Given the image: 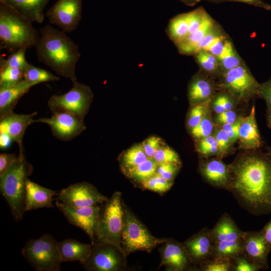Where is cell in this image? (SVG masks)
Masks as SVG:
<instances>
[{"mask_svg": "<svg viewBox=\"0 0 271 271\" xmlns=\"http://www.w3.org/2000/svg\"><path fill=\"white\" fill-rule=\"evenodd\" d=\"M228 35L221 25L216 22L211 30L200 43L197 51L200 50H207L218 39Z\"/></svg>", "mask_w": 271, "mask_h": 271, "instance_id": "7bdbcfd3", "label": "cell"}, {"mask_svg": "<svg viewBox=\"0 0 271 271\" xmlns=\"http://www.w3.org/2000/svg\"><path fill=\"white\" fill-rule=\"evenodd\" d=\"M32 23L41 24L45 18L44 10L50 0H3Z\"/></svg>", "mask_w": 271, "mask_h": 271, "instance_id": "cb8c5ba5", "label": "cell"}, {"mask_svg": "<svg viewBox=\"0 0 271 271\" xmlns=\"http://www.w3.org/2000/svg\"><path fill=\"white\" fill-rule=\"evenodd\" d=\"M123 226L121 237V247L127 255L136 251L150 252L167 238H157L123 204Z\"/></svg>", "mask_w": 271, "mask_h": 271, "instance_id": "52a82bcc", "label": "cell"}, {"mask_svg": "<svg viewBox=\"0 0 271 271\" xmlns=\"http://www.w3.org/2000/svg\"><path fill=\"white\" fill-rule=\"evenodd\" d=\"M40 34L32 23L0 0V48L12 54L20 48L36 47Z\"/></svg>", "mask_w": 271, "mask_h": 271, "instance_id": "3957f363", "label": "cell"}, {"mask_svg": "<svg viewBox=\"0 0 271 271\" xmlns=\"http://www.w3.org/2000/svg\"><path fill=\"white\" fill-rule=\"evenodd\" d=\"M259 267L250 261L244 253L233 260V270L235 271H257Z\"/></svg>", "mask_w": 271, "mask_h": 271, "instance_id": "681fc988", "label": "cell"}, {"mask_svg": "<svg viewBox=\"0 0 271 271\" xmlns=\"http://www.w3.org/2000/svg\"><path fill=\"white\" fill-rule=\"evenodd\" d=\"M199 69L211 77L218 79L223 70L218 58L206 50H200L192 56Z\"/></svg>", "mask_w": 271, "mask_h": 271, "instance_id": "83f0119b", "label": "cell"}, {"mask_svg": "<svg viewBox=\"0 0 271 271\" xmlns=\"http://www.w3.org/2000/svg\"><path fill=\"white\" fill-rule=\"evenodd\" d=\"M66 33L46 25L40 30L35 48L40 62L73 82L77 80L75 68L80 53L79 46Z\"/></svg>", "mask_w": 271, "mask_h": 271, "instance_id": "7a4b0ae2", "label": "cell"}, {"mask_svg": "<svg viewBox=\"0 0 271 271\" xmlns=\"http://www.w3.org/2000/svg\"><path fill=\"white\" fill-rule=\"evenodd\" d=\"M14 154L3 153L0 155V176L3 175L17 160Z\"/></svg>", "mask_w": 271, "mask_h": 271, "instance_id": "f5cc1de1", "label": "cell"}, {"mask_svg": "<svg viewBox=\"0 0 271 271\" xmlns=\"http://www.w3.org/2000/svg\"><path fill=\"white\" fill-rule=\"evenodd\" d=\"M244 254L260 269L269 268L268 255L270 250L261 232H244L242 237Z\"/></svg>", "mask_w": 271, "mask_h": 271, "instance_id": "2e32d148", "label": "cell"}, {"mask_svg": "<svg viewBox=\"0 0 271 271\" xmlns=\"http://www.w3.org/2000/svg\"><path fill=\"white\" fill-rule=\"evenodd\" d=\"M238 118L236 113L233 110H230L217 114L215 119L217 123L223 125L226 123H233Z\"/></svg>", "mask_w": 271, "mask_h": 271, "instance_id": "db71d44e", "label": "cell"}, {"mask_svg": "<svg viewBox=\"0 0 271 271\" xmlns=\"http://www.w3.org/2000/svg\"><path fill=\"white\" fill-rule=\"evenodd\" d=\"M140 184L143 189L161 194L170 189L173 186V181L167 180L156 173Z\"/></svg>", "mask_w": 271, "mask_h": 271, "instance_id": "e575fe53", "label": "cell"}, {"mask_svg": "<svg viewBox=\"0 0 271 271\" xmlns=\"http://www.w3.org/2000/svg\"><path fill=\"white\" fill-rule=\"evenodd\" d=\"M166 32L175 45L184 41L189 34L187 13L178 14L171 19Z\"/></svg>", "mask_w": 271, "mask_h": 271, "instance_id": "f1b7e54d", "label": "cell"}, {"mask_svg": "<svg viewBox=\"0 0 271 271\" xmlns=\"http://www.w3.org/2000/svg\"><path fill=\"white\" fill-rule=\"evenodd\" d=\"M141 145L149 158H153L156 152L165 143L162 139L157 136H150L145 139Z\"/></svg>", "mask_w": 271, "mask_h": 271, "instance_id": "bcb514c9", "label": "cell"}, {"mask_svg": "<svg viewBox=\"0 0 271 271\" xmlns=\"http://www.w3.org/2000/svg\"><path fill=\"white\" fill-rule=\"evenodd\" d=\"M123 204L121 193L115 192L110 199L101 205L94 243H111L123 251L121 237L124 214Z\"/></svg>", "mask_w": 271, "mask_h": 271, "instance_id": "5b68a950", "label": "cell"}, {"mask_svg": "<svg viewBox=\"0 0 271 271\" xmlns=\"http://www.w3.org/2000/svg\"><path fill=\"white\" fill-rule=\"evenodd\" d=\"M217 58L223 73L245 62L238 53L230 37L227 39L221 54Z\"/></svg>", "mask_w": 271, "mask_h": 271, "instance_id": "1f68e13d", "label": "cell"}, {"mask_svg": "<svg viewBox=\"0 0 271 271\" xmlns=\"http://www.w3.org/2000/svg\"><path fill=\"white\" fill-rule=\"evenodd\" d=\"M13 142H14L9 135L5 132H0V148L1 150L7 149Z\"/></svg>", "mask_w": 271, "mask_h": 271, "instance_id": "6f0895ef", "label": "cell"}, {"mask_svg": "<svg viewBox=\"0 0 271 271\" xmlns=\"http://www.w3.org/2000/svg\"><path fill=\"white\" fill-rule=\"evenodd\" d=\"M268 155L271 157V149L269 152Z\"/></svg>", "mask_w": 271, "mask_h": 271, "instance_id": "94428289", "label": "cell"}, {"mask_svg": "<svg viewBox=\"0 0 271 271\" xmlns=\"http://www.w3.org/2000/svg\"><path fill=\"white\" fill-rule=\"evenodd\" d=\"M108 199L93 185L82 182L62 189L54 200L73 207H85L101 205Z\"/></svg>", "mask_w": 271, "mask_h": 271, "instance_id": "8fae6325", "label": "cell"}, {"mask_svg": "<svg viewBox=\"0 0 271 271\" xmlns=\"http://www.w3.org/2000/svg\"><path fill=\"white\" fill-rule=\"evenodd\" d=\"M216 21L209 14L201 26L184 41L175 45L178 52L183 55L193 56L200 43L211 30Z\"/></svg>", "mask_w": 271, "mask_h": 271, "instance_id": "4316f807", "label": "cell"}, {"mask_svg": "<svg viewBox=\"0 0 271 271\" xmlns=\"http://www.w3.org/2000/svg\"><path fill=\"white\" fill-rule=\"evenodd\" d=\"M233 260L228 258L211 257L200 264V270L204 271L233 270Z\"/></svg>", "mask_w": 271, "mask_h": 271, "instance_id": "8d00e7d4", "label": "cell"}, {"mask_svg": "<svg viewBox=\"0 0 271 271\" xmlns=\"http://www.w3.org/2000/svg\"><path fill=\"white\" fill-rule=\"evenodd\" d=\"M214 137L217 143L218 154L220 157L224 156L228 153L232 144L229 138L227 132L222 128L217 131Z\"/></svg>", "mask_w": 271, "mask_h": 271, "instance_id": "c3c4849f", "label": "cell"}, {"mask_svg": "<svg viewBox=\"0 0 271 271\" xmlns=\"http://www.w3.org/2000/svg\"><path fill=\"white\" fill-rule=\"evenodd\" d=\"M92 245L89 257L80 263L86 270L120 271L126 268L127 256L118 247L105 242H95Z\"/></svg>", "mask_w": 271, "mask_h": 271, "instance_id": "30bf717a", "label": "cell"}, {"mask_svg": "<svg viewBox=\"0 0 271 271\" xmlns=\"http://www.w3.org/2000/svg\"><path fill=\"white\" fill-rule=\"evenodd\" d=\"M200 173L204 179L217 188L228 189L230 182L229 166L221 160L212 159L203 163Z\"/></svg>", "mask_w": 271, "mask_h": 271, "instance_id": "7402d4cb", "label": "cell"}, {"mask_svg": "<svg viewBox=\"0 0 271 271\" xmlns=\"http://www.w3.org/2000/svg\"><path fill=\"white\" fill-rule=\"evenodd\" d=\"M211 101L192 105L187 118V125L190 129L198 125L208 112V107Z\"/></svg>", "mask_w": 271, "mask_h": 271, "instance_id": "f35d334b", "label": "cell"}, {"mask_svg": "<svg viewBox=\"0 0 271 271\" xmlns=\"http://www.w3.org/2000/svg\"><path fill=\"white\" fill-rule=\"evenodd\" d=\"M244 253L242 238L214 242L212 257L234 259Z\"/></svg>", "mask_w": 271, "mask_h": 271, "instance_id": "f546056e", "label": "cell"}, {"mask_svg": "<svg viewBox=\"0 0 271 271\" xmlns=\"http://www.w3.org/2000/svg\"><path fill=\"white\" fill-rule=\"evenodd\" d=\"M238 140L240 148L244 150H255L261 146V141L255 119L254 106L249 114L241 118Z\"/></svg>", "mask_w": 271, "mask_h": 271, "instance_id": "603a6c76", "label": "cell"}, {"mask_svg": "<svg viewBox=\"0 0 271 271\" xmlns=\"http://www.w3.org/2000/svg\"><path fill=\"white\" fill-rule=\"evenodd\" d=\"M153 158L158 164L174 163L181 165V160L178 154L171 148L165 144L161 146L155 153Z\"/></svg>", "mask_w": 271, "mask_h": 271, "instance_id": "ab89813d", "label": "cell"}, {"mask_svg": "<svg viewBox=\"0 0 271 271\" xmlns=\"http://www.w3.org/2000/svg\"><path fill=\"white\" fill-rule=\"evenodd\" d=\"M24 79V70L9 67H0V85L20 82Z\"/></svg>", "mask_w": 271, "mask_h": 271, "instance_id": "b9f144b4", "label": "cell"}, {"mask_svg": "<svg viewBox=\"0 0 271 271\" xmlns=\"http://www.w3.org/2000/svg\"><path fill=\"white\" fill-rule=\"evenodd\" d=\"M37 114H17L13 112L0 118V132L7 133L17 143L19 150L23 149V140L28 126L33 123Z\"/></svg>", "mask_w": 271, "mask_h": 271, "instance_id": "d6986e66", "label": "cell"}, {"mask_svg": "<svg viewBox=\"0 0 271 271\" xmlns=\"http://www.w3.org/2000/svg\"><path fill=\"white\" fill-rule=\"evenodd\" d=\"M82 0H58L46 12L49 22L66 33L76 30L81 19Z\"/></svg>", "mask_w": 271, "mask_h": 271, "instance_id": "7c38bea8", "label": "cell"}, {"mask_svg": "<svg viewBox=\"0 0 271 271\" xmlns=\"http://www.w3.org/2000/svg\"><path fill=\"white\" fill-rule=\"evenodd\" d=\"M72 83V88L67 92L51 96L48 105L52 112H68L83 119L91 105L93 93L87 85L77 80Z\"/></svg>", "mask_w": 271, "mask_h": 271, "instance_id": "9c48e42d", "label": "cell"}, {"mask_svg": "<svg viewBox=\"0 0 271 271\" xmlns=\"http://www.w3.org/2000/svg\"><path fill=\"white\" fill-rule=\"evenodd\" d=\"M258 94L259 97L265 100L267 107H271V77L268 80L260 84Z\"/></svg>", "mask_w": 271, "mask_h": 271, "instance_id": "11a10c76", "label": "cell"}, {"mask_svg": "<svg viewBox=\"0 0 271 271\" xmlns=\"http://www.w3.org/2000/svg\"><path fill=\"white\" fill-rule=\"evenodd\" d=\"M217 90L230 95L236 102H245L259 96L260 84L244 62L224 72L216 82Z\"/></svg>", "mask_w": 271, "mask_h": 271, "instance_id": "ba28073f", "label": "cell"}, {"mask_svg": "<svg viewBox=\"0 0 271 271\" xmlns=\"http://www.w3.org/2000/svg\"><path fill=\"white\" fill-rule=\"evenodd\" d=\"M159 251L161 261L159 267L165 265L171 270L182 271L192 262L183 244L173 239L167 238Z\"/></svg>", "mask_w": 271, "mask_h": 271, "instance_id": "9a60e30c", "label": "cell"}, {"mask_svg": "<svg viewBox=\"0 0 271 271\" xmlns=\"http://www.w3.org/2000/svg\"><path fill=\"white\" fill-rule=\"evenodd\" d=\"M26 260L38 271H60L62 262L58 242L45 233L37 239L27 241L22 249Z\"/></svg>", "mask_w": 271, "mask_h": 271, "instance_id": "8992f818", "label": "cell"}, {"mask_svg": "<svg viewBox=\"0 0 271 271\" xmlns=\"http://www.w3.org/2000/svg\"><path fill=\"white\" fill-rule=\"evenodd\" d=\"M24 79L34 86L42 82L58 81L59 77L44 69L28 63L24 69Z\"/></svg>", "mask_w": 271, "mask_h": 271, "instance_id": "836d02e7", "label": "cell"}, {"mask_svg": "<svg viewBox=\"0 0 271 271\" xmlns=\"http://www.w3.org/2000/svg\"><path fill=\"white\" fill-rule=\"evenodd\" d=\"M267 244L271 251V219L260 231Z\"/></svg>", "mask_w": 271, "mask_h": 271, "instance_id": "9f6ffc18", "label": "cell"}, {"mask_svg": "<svg viewBox=\"0 0 271 271\" xmlns=\"http://www.w3.org/2000/svg\"><path fill=\"white\" fill-rule=\"evenodd\" d=\"M34 85L26 80L0 85V118L13 112L19 99Z\"/></svg>", "mask_w": 271, "mask_h": 271, "instance_id": "ffe728a7", "label": "cell"}, {"mask_svg": "<svg viewBox=\"0 0 271 271\" xmlns=\"http://www.w3.org/2000/svg\"><path fill=\"white\" fill-rule=\"evenodd\" d=\"M228 166V189L256 213L271 211V157L268 154L243 156Z\"/></svg>", "mask_w": 271, "mask_h": 271, "instance_id": "6da1fadb", "label": "cell"}, {"mask_svg": "<svg viewBox=\"0 0 271 271\" xmlns=\"http://www.w3.org/2000/svg\"><path fill=\"white\" fill-rule=\"evenodd\" d=\"M212 97L211 102L214 111L217 114L226 111L233 110L236 101L228 93L221 90H217Z\"/></svg>", "mask_w": 271, "mask_h": 271, "instance_id": "d590c367", "label": "cell"}, {"mask_svg": "<svg viewBox=\"0 0 271 271\" xmlns=\"http://www.w3.org/2000/svg\"><path fill=\"white\" fill-rule=\"evenodd\" d=\"M208 15L209 14L202 6L187 13L189 35L196 32L201 26Z\"/></svg>", "mask_w": 271, "mask_h": 271, "instance_id": "60d3db41", "label": "cell"}, {"mask_svg": "<svg viewBox=\"0 0 271 271\" xmlns=\"http://www.w3.org/2000/svg\"><path fill=\"white\" fill-rule=\"evenodd\" d=\"M197 150L199 153L205 156H209L218 154V149L215 138L209 136L200 140Z\"/></svg>", "mask_w": 271, "mask_h": 271, "instance_id": "f6af8a7d", "label": "cell"}, {"mask_svg": "<svg viewBox=\"0 0 271 271\" xmlns=\"http://www.w3.org/2000/svg\"><path fill=\"white\" fill-rule=\"evenodd\" d=\"M55 204L70 224L81 228L88 235L92 244L95 238L101 204L73 207L59 201H56Z\"/></svg>", "mask_w": 271, "mask_h": 271, "instance_id": "4fadbf2b", "label": "cell"}, {"mask_svg": "<svg viewBox=\"0 0 271 271\" xmlns=\"http://www.w3.org/2000/svg\"><path fill=\"white\" fill-rule=\"evenodd\" d=\"M180 168V165L177 164H160L158 165L156 173L167 180L173 181Z\"/></svg>", "mask_w": 271, "mask_h": 271, "instance_id": "7dc6e473", "label": "cell"}, {"mask_svg": "<svg viewBox=\"0 0 271 271\" xmlns=\"http://www.w3.org/2000/svg\"><path fill=\"white\" fill-rule=\"evenodd\" d=\"M208 2L215 4H219L224 2H239L262 8L268 11L271 9V7L269 5L263 2L261 0H208Z\"/></svg>", "mask_w": 271, "mask_h": 271, "instance_id": "816d5d0a", "label": "cell"}, {"mask_svg": "<svg viewBox=\"0 0 271 271\" xmlns=\"http://www.w3.org/2000/svg\"><path fill=\"white\" fill-rule=\"evenodd\" d=\"M34 122L48 124L54 137L64 141H70L86 129L83 119L65 112H54L50 117L33 119Z\"/></svg>", "mask_w": 271, "mask_h": 271, "instance_id": "5bb4252c", "label": "cell"}, {"mask_svg": "<svg viewBox=\"0 0 271 271\" xmlns=\"http://www.w3.org/2000/svg\"><path fill=\"white\" fill-rule=\"evenodd\" d=\"M214 79L200 69L192 77L188 88V99L192 105L212 99L217 91Z\"/></svg>", "mask_w": 271, "mask_h": 271, "instance_id": "e0dca14e", "label": "cell"}, {"mask_svg": "<svg viewBox=\"0 0 271 271\" xmlns=\"http://www.w3.org/2000/svg\"><path fill=\"white\" fill-rule=\"evenodd\" d=\"M209 115L207 112L199 123L190 129L193 137L200 140L211 135L214 125Z\"/></svg>", "mask_w": 271, "mask_h": 271, "instance_id": "ee69618b", "label": "cell"}, {"mask_svg": "<svg viewBox=\"0 0 271 271\" xmlns=\"http://www.w3.org/2000/svg\"><path fill=\"white\" fill-rule=\"evenodd\" d=\"M213 242L234 240L242 238L244 232L226 213L223 214L214 227L210 230Z\"/></svg>", "mask_w": 271, "mask_h": 271, "instance_id": "484cf974", "label": "cell"}, {"mask_svg": "<svg viewBox=\"0 0 271 271\" xmlns=\"http://www.w3.org/2000/svg\"><path fill=\"white\" fill-rule=\"evenodd\" d=\"M158 165L153 158H149L145 162L124 172L128 177L140 183L156 173Z\"/></svg>", "mask_w": 271, "mask_h": 271, "instance_id": "d6a6232c", "label": "cell"}, {"mask_svg": "<svg viewBox=\"0 0 271 271\" xmlns=\"http://www.w3.org/2000/svg\"><path fill=\"white\" fill-rule=\"evenodd\" d=\"M185 5L188 6H194L201 2L202 0H179Z\"/></svg>", "mask_w": 271, "mask_h": 271, "instance_id": "680465c9", "label": "cell"}, {"mask_svg": "<svg viewBox=\"0 0 271 271\" xmlns=\"http://www.w3.org/2000/svg\"><path fill=\"white\" fill-rule=\"evenodd\" d=\"M33 171L32 165L26 160L24 150H19L17 160L0 176V190L8 202L16 221H20L26 212V181Z\"/></svg>", "mask_w": 271, "mask_h": 271, "instance_id": "277c9868", "label": "cell"}, {"mask_svg": "<svg viewBox=\"0 0 271 271\" xmlns=\"http://www.w3.org/2000/svg\"><path fill=\"white\" fill-rule=\"evenodd\" d=\"M242 117H238L237 120L233 123H226L222 125V129L225 130L232 144L239 138V130Z\"/></svg>", "mask_w": 271, "mask_h": 271, "instance_id": "f907efd6", "label": "cell"}, {"mask_svg": "<svg viewBox=\"0 0 271 271\" xmlns=\"http://www.w3.org/2000/svg\"><path fill=\"white\" fill-rule=\"evenodd\" d=\"M267 119L268 126L271 128V107H268L267 108Z\"/></svg>", "mask_w": 271, "mask_h": 271, "instance_id": "91938a15", "label": "cell"}, {"mask_svg": "<svg viewBox=\"0 0 271 271\" xmlns=\"http://www.w3.org/2000/svg\"><path fill=\"white\" fill-rule=\"evenodd\" d=\"M92 244L80 242L74 239L58 242V249L62 262L85 261L92 250Z\"/></svg>", "mask_w": 271, "mask_h": 271, "instance_id": "d4e9b609", "label": "cell"}, {"mask_svg": "<svg viewBox=\"0 0 271 271\" xmlns=\"http://www.w3.org/2000/svg\"><path fill=\"white\" fill-rule=\"evenodd\" d=\"M149 157L141 144H137L126 150L119 159L121 168L125 172L146 161Z\"/></svg>", "mask_w": 271, "mask_h": 271, "instance_id": "4dcf8cb0", "label": "cell"}, {"mask_svg": "<svg viewBox=\"0 0 271 271\" xmlns=\"http://www.w3.org/2000/svg\"><path fill=\"white\" fill-rule=\"evenodd\" d=\"M27 50L26 48H21L10 54L6 59L1 58L0 67H9L24 70L28 63L25 57Z\"/></svg>", "mask_w": 271, "mask_h": 271, "instance_id": "74e56055", "label": "cell"}, {"mask_svg": "<svg viewBox=\"0 0 271 271\" xmlns=\"http://www.w3.org/2000/svg\"><path fill=\"white\" fill-rule=\"evenodd\" d=\"M58 194L56 191L42 187L28 178L26 181V211L41 208H53V197Z\"/></svg>", "mask_w": 271, "mask_h": 271, "instance_id": "44dd1931", "label": "cell"}, {"mask_svg": "<svg viewBox=\"0 0 271 271\" xmlns=\"http://www.w3.org/2000/svg\"><path fill=\"white\" fill-rule=\"evenodd\" d=\"M213 244L210 230L204 228L189 238L183 244L192 262L200 264L212 257Z\"/></svg>", "mask_w": 271, "mask_h": 271, "instance_id": "ac0fdd59", "label": "cell"}]
</instances>
